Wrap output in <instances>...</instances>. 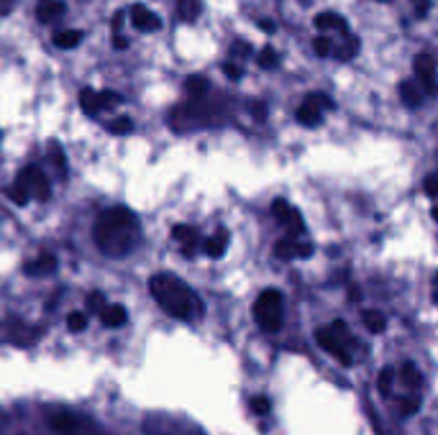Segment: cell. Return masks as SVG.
<instances>
[{
	"label": "cell",
	"instance_id": "6da1fadb",
	"mask_svg": "<svg viewBox=\"0 0 438 435\" xmlns=\"http://www.w3.org/2000/svg\"><path fill=\"white\" fill-rule=\"evenodd\" d=\"M139 220L128 208L115 205L103 210L95 220V244L106 256H126L139 244Z\"/></svg>",
	"mask_w": 438,
	"mask_h": 435
},
{
	"label": "cell",
	"instance_id": "7a4b0ae2",
	"mask_svg": "<svg viewBox=\"0 0 438 435\" xmlns=\"http://www.w3.org/2000/svg\"><path fill=\"white\" fill-rule=\"evenodd\" d=\"M149 289L151 297L177 320H193V318L202 315L200 297L195 295L182 279L172 277V274H157V277H151Z\"/></svg>",
	"mask_w": 438,
	"mask_h": 435
},
{
	"label": "cell",
	"instance_id": "3957f363",
	"mask_svg": "<svg viewBox=\"0 0 438 435\" xmlns=\"http://www.w3.org/2000/svg\"><path fill=\"white\" fill-rule=\"evenodd\" d=\"M282 315H285V300L277 289H264L254 302V318L262 325V331L277 333L282 328Z\"/></svg>",
	"mask_w": 438,
	"mask_h": 435
},
{
	"label": "cell",
	"instance_id": "277c9868",
	"mask_svg": "<svg viewBox=\"0 0 438 435\" xmlns=\"http://www.w3.org/2000/svg\"><path fill=\"white\" fill-rule=\"evenodd\" d=\"M23 190L28 192V197L31 200H49L52 197V187H49V180H46V174L39 169L36 164H28L23 172L18 174V180H16Z\"/></svg>",
	"mask_w": 438,
	"mask_h": 435
},
{
	"label": "cell",
	"instance_id": "5b68a950",
	"mask_svg": "<svg viewBox=\"0 0 438 435\" xmlns=\"http://www.w3.org/2000/svg\"><path fill=\"white\" fill-rule=\"evenodd\" d=\"M272 213L274 218L280 220L282 226L287 228L289 233H303L305 231V226H303V215H300L298 208H292L285 197H277V200L272 202Z\"/></svg>",
	"mask_w": 438,
	"mask_h": 435
},
{
	"label": "cell",
	"instance_id": "8992f818",
	"mask_svg": "<svg viewBox=\"0 0 438 435\" xmlns=\"http://www.w3.org/2000/svg\"><path fill=\"white\" fill-rule=\"evenodd\" d=\"M316 340H318V346L323 348L328 356L336 358L339 364H343V366L351 364V356L346 354V348H343L341 338H339V336H336L331 328H318V331H316Z\"/></svg>",
	"mask_w": 438,
	"mask_h": 435
},
{
	"label": "cell",
	"instance_id": "52a82bcc",
	"mask_svg": "<svg viewBox=\"0 0 438 435\" xmlns=\"http://www.w3.org/2000/svg\"><path fill=\"white\" fill-rule=\"evenodd\" d=\"M415 75H418V82L423 85L426 95H438L436 61L430 59L428 54H418V59H415Z\"/></svg>",
	"mask_w": 438,
	"mask_h": 435
},
{
	"label": "cell",
	"instance_id": "ba28073f",
	"mask_svg": "<svg viewBox=\"0 0 438 435\" xmlns=\"http://www.w3.org/2000/svg\"><path fill=\"white\" fill-rule=\"evenodd\" d=\"M64 10H67V6L61 0H39L36 18H39V23H54V21H59L64 16Z\"/></svg>",
	"mask_w": 438,
	"mask_h": 435
},
{
	"label": "cell",
	"instance_id": "9c48e42d",
	"mask_svg": "<svg viewBox=\"0 0 438 435\" xmlns=\"http://www.w3.org/2000/svg\"><path fill=\"white\" fill-rule=\"evenodd\" d=\"M131 23L136 28H141V31H154V28L162 26V18L157 16V13H151L146 6H133L131 8Z\"/></svg>",
	"mask_w": 438,
	"mask_h": 435
},
{
	"label": "cell",
	"instance_id": "30bf717a",
	"mask_svg": "<svg viewBox=\"0 0 438 435\" xmlns=\"http://www.w3.org/2000/svg\"><path fill=\"white\" fill-rule=\"evenodd\" d=\"M295 118H298V121L303 123V126H318L323 115H321V108H318V105L313 103V97L307 95V97H305V103H303V105L298 108V113H295Z\"/></svg>",
	"mask_w": 438,
	"mask_h": 435
},
{
	"label": "cell",
	"instance_id": "8fae6325",
	"mask_svg": "<svg viewBox=\"0 0 438 435\" xmlns=\"http://www.w3.org/2000/svg\"><path fill=\"white\" fill-rule=\"evenodd\" d=\"M54 267H57V259H54L52 253H46L41 259L26 261V264H23V271H26L28 277H39V274H52Z\"/></svg>",
	"mask_w": 438,
	"mask_h": 435
},
{
	"label": "cell",
	"instance_id": "7c38bea8",
	"mask_svg": "<svg viewBox=\"0 0 438 435\" xmlns=\"http://www.w3.org/2000/svg\"><path fill=\"white\" fill-rule=\"evenodd\" d=\"M300 249L303 246L295 244V238H282L274 244V256L280 261H292V259H300Z\"/></svg>",
	"mask_w": 438,
	"mask_h": 435
},
{
	"label": "cell",
	"instance_id": "4fadbf2b",
	"mask_svg": "<svg viewBox=\"0 0 438 435\" xmlns=\"http://www.w3.org/2000/svg\"><path fill=\"white\" fill-rule=\"evenodd\" d=\"M172 235H175V241H180L184 249V253L190 256L195 251V244H198V233H195V228L190 226H175L172 228Z\"/></svg>",
	"mask_w": 438,
	"mask_h": 435
},
{
	"label": "cell",
	"instance_id": "5bb4252c",
	"mask_svg": "<svg viewBox=\"0 0 438 435\" xmlns=\"http://www.w3.org/2000/svg\"><path fill=\"white\" fill-rule=\"evenodd\" d=\"M400 97H403V103L408 105V108H418V105L423 103L421 87L415 85V82H410V79L400 82Z\"/></svg>",
	"mask_w": 438,
	"mask_h": 435
},
{
	"label": "cell",
	"instance_id": "9a60e30c",
	"mask_svg": "<svg viewBox=\"0 0 438 435\" xmlns=\"http://www.w3.org/2000/svg\"><path fill=\"white\" fill-rule=\"evenodd\" d=\"M226 246H228V233L226 231H218L213 238L205 241V253H208L211 259H220V256L226 253Z\"/></svg>",
	"mask_w": 438,
	"mask_h": 435
},
{
	"label": "cell",
	"instance_id": "2e32d148",
	"mask_svg": "<svg viewBox=\"0 0 438 435\" xmlns=\"http://www.w3.org/2000/svg\"><path fill=\"white\" fill-rule=\"evenodd\" d=\"M79 41H82V31H77V28H67V31L54 34V46H59V49H75Z\"/></svg>",
	"mask_w": 438,
	"mask_h": 435
},
{
	"label": "cell",
	"instance_id": "e0dca14e",
	"mask_svg": "<svg viewBox=\"0 0 438 435\" xmlns=\"http://www.w3.org/2000/svg\"><path fill=\"white\" fill-rule=\"evenodd\" d=\"M100 320L108 328H118V325L126 322V310H123L121 304H108L106 310H103V315H100Z\"/></svg>",
	"mask_w": 438,
	"mask_h": 435
},
{
	"label": "cell",
	"instance_id": "ac0fdd59",
	"mask_svg": "<svg viewBox=\"0 0 438 435\" xmlns=\"http://www.w3.org/2000/svg\"><path fill=\"white\" fill-rule=\"evenodd\" d=\"M316 26L321 28V31H328V28H341V31H346V21H343L341 16H336L333 10H323V13H318L316 16Z\"/></svg>",
	"mask_w": 438,
	"mask_h": 435
},
{
	"label": "cell",
	"instance_id": "d6986e66",
	"mask_svg": "<svg viewBox=\"0 0 438 435\" xmlns=\"http://www.w3.org/2000/svg\"><path fill=\"white\" fill-rule=\"evenodd\" d=\"M177 13L182 21L193 23L195 18L200 16V0H177Z\"/></svg>",
	"mask_w": 438,
	"mask_h": 435
},
{
	"label": "cell",
	"instance_id": "ffe728a7",
	"mask_svg": "<svg viewBox=\"0 0 438 435\" xmlns=\"http://www.w3.org/2000/svg\"><path fill=\"white\" fill-rule=\"evenodd\" d=\"M79 105H82V110H85L88 115H97V113H100L97 93H95V90H90V87H85V90L79 93Z\"/></svg>",
	"mask_w": 438,
	"mask_h": 435
},
{
	"label": "cell",
	"instance_id": "44dd1931",
	"mask_svg": "<svg viewBox=\"0 0 438 435\" xmlns=\"http://www.w3.org/2000/svg\"><path fill=\"white\" fill-rule=\"evenodd\" d=\"M361 320H364V325H367L369 333H382L385 331V315L377 313V310H364V315H361Z\"/></svg>",
	"mask_w": 438,
	"mask_h": 435
},
{
	"label": "cell",
	"instance_id": "7402d4cb",
	"mask_svg": "<svg viewBox=\"0 0 438 435\" xmlns=\"http://www.w3.org/2000/svg\"><path fill=\"white\" fill-rule=\"evenodd\" d=\"M49 425H52V430H57L61 435H72L75 427H77V420L72 418V415H59V418L49 420Z\"/></svg>",
	"mask_w": 438,
	"mask_h": 435
},
{
	"label": "cell",
	"instance_id": "603a6c76",
	"mask_svg": "<svg viewBox=\"0 0 438 435\" xmlns=\"http://www.w3.org/2000/svg\"><path fill=\"white\" fill-rule=\"evenodd\" d=\"M392 382H394V371L392 369H382L377 379V389L382 397H390L392 394Z\"/></svg>",
	"mask_w": 438,
	"mask_h": 435
},
{
	"label": "cell",
	"instance_id": "cb8c5ba5",
	"mask_svg": "<svg viewBox=\"0 0 438 435\" xmlns=\"http://www.w3.org/2000/svg\"><path fill=\"white\" fill-rule=\"evenodd\" d=\"M184 87H187V93L193 97H202L205 93H208V79L205 77H190L187 82H184Z\"/></svg>",
	"mask_w": 438,
	"mask_h": 435
},
{
	"label": "cell",
	"instance_id": "d4e9b609",
	"mask_svg": "<svg viewBox=\"0 0 438 435\" xmlns=\"http://www.w3.org/2000/svg\"><path fill=\"white\" fill-rule=\"evenodd\" d=\"M400 376H403V382L408 384V387H418V384H421V374H418L415 364H410V361H405V364H403V369H400Z\"/></svg>",
	"mask_w": 438,
	"mask_h": 435
},
{
	"label": "cell",
	"instance_id": "484cf974",
	"mask_svg": "<svg viewBox=\"0 0 438 435\" xmlns=\"http://www.w3.org/2000/svg\"><path fill=\"white\" fill-rule=\"evenodd\" d=\"M256 61H259V67H262V70H272L274 64L280 61V57H277V52H274L272 46H267V49H262V54L256 57Z\"/></svg>",
	"mask_w": 438,
	"mask_h": 435
},
{
	"label": "cell",
	"instance_id": "4316f807",
	"mask_svg": "<svg viewBox=\"0 0 438 435\" xmlns=\"http://www.w3.org/2000/svg\"><path fill=\"white\" fill-rule=\"evenodd\" d=\"M97 103H100V110L115 108V105H121V95L113 93V90H103V93H97Z\"/></svg>",
	"mask_w": 438,
	"mask_h": 435
},
{
	"label": "cell",
	"instance_id": "83f0119b",
	"mask_svg": "<svg viewBox=\"0 0 438 435\" xmlns=\"http://www.w3.org/2000/svg\"><path fill=\"white\" fill-rule=\"evenodd\" d=\"M49 157H52L54 166L59 169V172H67V162H64V151H61V146L57 144V141H52L49 144Z\"/></svg>",
	"mask_w": 438,
	"mask_h": 435
},
{
	"label": "cell",
	"instance_id": "f1b7e54d",
	"mask_svg": "<svg viewBox=\"0 0 438 435\" xmlns=\"http://www.w3.org/2000/svg\"><path fill=\"white\" fill-rule=\"evenodd\" d=\"M108 307L106 297L100 295V292H93V295H88V310L95 315H103V310Z\"/></svg>",
	"mask_w": 438,
	"mask_h": 435
},
{
	"label": "cell",
	"instance_id": "f546056e",
	"mask_svg": "<svg viewBox=\"0 0 438 435\" xmlns=\"http://www.w3.org/2000/svg\"><path fill=\"white\" fill-rule=\"evenodd\" d=\"M108 130H111V133H131L133 121L131 118H115V121L108 123Z\"/></svg>",
	"mask_w": 438,
	"mask_h": 435
},
{
	"label": "cell",
	"instance_id": "4dcf8cb0",
	"mask_svg": "<svg viewBox=\"0 0 438 435\" xmlns=\"http://www.w3.org/2000/svg\"><path fill=\"white\" fill-rule=\"evenodd\" d=\"M8 197H10L13 202H18V205H26V202L31 200V197H28V192L23 190V187H21L18 182H13V184L8 187Z\"/></svg>",
	"mask_w": 438,
	"mask_h": 435
},
{
	"label": "cell",
	"instance_id": "1f68e13d",
	"mask_svg": "<svg viewBox=\"0 0 438 435\" xmlns=\"http://www.w3.org/2000/svg\"><path fill=\"white\" fill-rule=\"evenodd\" d=\"M85 325H88V318H85V313H72L70 318H67V328L75 333L85 331Z\"/></svg>",
	"mask_w": 438,
	"mask_h": 435
},
{
	"label": "cell",
	"instance_id": "d6a6232c",
	"mask_svg": "<svg viewBox=\"0 0 438 435\" xmlns=\"http://www.w3.org/2000/svg\"><path fill=\"white\" fill-rule=\"evenodd\" d=\"M313 49H316L318 57H331V39L328 36H318L316 41H313Z\"/></svg>",
	"mask_w": 438,
	"mask_h": 435
},
{
	"label": "cell",
	"instance_id": "836d02e7",
	"mask_svg": "<svg viewBox=\"0 0 438 435\" xmlns=\"http://www.w3.org/2000/svg\"><path fill=\"white\" fill-rule=\"evenodd\" d=\"M251 409H254L256 415H269V409H272V402L267 400V397H254V400H251Z\"/></svg>",
	"mask_w": 438,
	"mask_h": 435
},
{
	"label": "cell",
	"instance_id": "e575fe53",
	"mask_svg": "<svg viewBox=\"0 0 438 435\" xmlns=\"http://www.w3.org/2000/svg\"><path fill=\"white\" fill-rule=\"evenodd\" d=\"M403 415H415L418 409H421V397H408V400H403Z\"/></svg>",
	"mask_w": 438,
	"mask_h": 435
},
{
	"label": "cell",
	"instance_id": "d590c367",
	"mask_svg": "<svg viewBox=\"0 0 438 435\" xmlns=\"http://www.w3.org/2000/svg\"><path fill=\"white\" fill-rule=\"evenodd\" d=\"M423 190H426V195H430V197H438V174H428V177H426Z\"/></svg>",
	"mask_w": 438,
	"mask_h": 435
},
{
	"label": "cell",
	"instance_id": "8d00e7d4",
	"mask_svg": "<svg viewBox=\"0 0 438 435\" xmlns=\"http://www.w3.org/2000/svg\"><path fill=\"white\" fill-rule=\"evenodd\" d=\"M223 72H226L228 79H241V75H244V72H241V67L231 64V61H226V64H223Z\"/></svg>",
	"mask_w": 438,
	"mask_h": 435
},
{
	"label": "cell",
	"instance_id": "74e56055",
	"mask_svg": "<svg viewBox=\"0 0 438 435\" xmlns=\"http://www.w3.org/2000/svg\"><path fill=\"white\" fill-rule=\"evenodd\" d=\"M412 6H415V10H418V16H421V18L428 16L430 0H412Z\"/></svg>",
	"mask_w": 438,
	"mask_h": 435
},
{
	"label": "cell",
	"instance_id": "f35d334b",
	"mask_svg": "<svg viewBox=\"0 0 438 435\" xmlns=\"http://www.w3.org/2000/svg\"><path fill=\"white\" fill-rule=\"evenodd\" d=\"M251 113L256 115V121H264V118H267V105L254 103V105H251Z\"/></svg>",
	"mask_w": 438,
	"mask_h": 435
},
{
	"label": "cell",
	"instance_id": "ab89813d",
	"mask_svg": "<svg viewBox=\"0 0 438 435\" xmlns=\"http://www.w3.org/2000/svg\"><path fill=\"white\" fill-rule=\"evenodd\" d=\"M121 26H123V10H118V13L113 16V21H111V28H113L115 36L121 34Z\"/></svg>",
	"mask_w": 438,
	"mask_h": 435
},
{
	"label": "cell",
	"instance_id": "60d3db41",
	"mask_svg": "<svg viewBox=\"0 0 438 435\" xmlns=\"http://www.w3.org/2000/svg\"><path fill=\"white\" fill-rule=\"evenodd\" d=\"M126 46H128V39H123L121 34L113 36V49H126Z\"/></svg>",
	"mask_w": 438,
	"mask_h": 435
},
{
	"label": "cell",
	"instance_id": "b9f144b4",
	"mask_svg": "<svg viewBox=\"0 0 438 435\" xmlns=\"http://www.w3.org/2000/svg\"><path fill=\"white\" fill-rule=\"evenodd\" d=\"M259 26H262L264 31H269V34H272L274 28H277V26H274V23H272V21H262V23H259Z\"/></svg>",
	"mask_w": 438,
	"mask_h": 435
},
{
	"label": "cell",
	"instance_id": "7bdbcfd3",
	"mask_svg": "<svg viewBox=\"0 0 438 435\" xmlns=\"http://www.w3.org/2000/svg\"><path fill=\"white\" fill-rule=\"evenodd\" d=\"M433 218H436V220H438V208H433Z\"/></svg>",
	"mask_w": 438,
	"mask_h": 435
},
{
	"label": "cell",
	"instance_id": "ee69618b",
	"mask_svg": "<svg viewBox=\"0 0 438 435\" xmlns=\"http://www.w3.org/2000/svg\"><path fill=\"white\" fill-rule=\"evenodd\" d=\"M379 3H390V0H379Z\"/></svg>",
	"mask_w": 438,
	"mask_h": 435
},
{
	"label": "cell",
	"instance_id": "f6af8a7d",
	"mask_svg": "<svg viewBox=\"0 0 438 435\" xmlns=\"http://www.w3.org/2000/svg\"><path fill=\"white\" fill-rule=\"evenodd\" d=\"M436 304H438V292H436Z\"/></svg>",
	"mask_w": 438,
	"mask_h": 435
}]
</instances>
